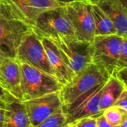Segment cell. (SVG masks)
<instances>
[{"instance_id":"cell-2","label":"cell","mask_w":127,"mask_h":127,"mask_svg":"<svg viewBox=\"0 0 127 127\" xmlns=\"http://www.w3.org/2000/svg\"><path fill=\"white\" fill-rule=\"evenodd\" d=\"M109 77L110 75L105 70L90 63L76 74L70 83L63 86L60 91L62 107L70 105L80 95L100 84L105 83Z\"/></svg>"},{"instance_id":"cell-28","label":"cell","mask_w":127,"mask_h":127,"mask_svg":"<svg viewBox=\"0 0 127 127\" xmlns=\"http://www.w3.org/2000/svg\"><path fill=\"white\" fill-rule=\"evenodd\" d=\"M84 1H86L89 3L92 4H97L98 3H100V2H101V1H103L104 0H84Z\"/></svg>"},{"instance_id":"cell-11","label":"cell","mask_w":127,"mask_h":127,"mask_svg":"<svg viewBox=\"0 0 127 127\" xmlns=\"http://www.w3.org/2000/svg\"><path fill=\"white\" fill-rule=\"evenodd\" d=\"M13 9L31 28L40 13L47 10L65 6L54 0H7Z\"/></svg>"},{"instance_id":"cell-31","label":"cell","mask_w":127,"mask_h":127,"mask_svg":"<svg viewBox=\"0 0 127 127\" xmlns=\"http://www.w3.org/2000/svg\"><path fill=\"white\" fill-rule=\"evenodd\" d=\"M1 59H2V57L0 56V64H1Z\"/></svg>"},{"instance_id":"cell-17","label":"cell","mask_w":127,"mask_h":127,"mask_svg":"<svg viewBox=\"0 0 127 127\" xmlns=\"http://www.w3.org/2000/svg\"><path fill=\"white\" fill-rule=\"evenodd\" d=\"M91 10L95 24V36L117 34L112 22L97 4H91Z\"/></svg>"},{"instance_id":"cell-30","label":"cell","mask_w":127,"mask_h":127,"mask_svg":"<svg viewBox=\"0 0 127 127\" xmlns=\"http://www.w3.org/2000/svg\"><path fill=\"white\" fill-rule=\"evenodd\" d=\"M65 127H75V124L74 123H69Z\"/></svg>"},{"instance_id":"cell-7","label":"cell","mask_w":127,"mask_h":127,"mask_svg":"<svg viewBox=\"0 0 127 127\" xmlns=\"http://www.w3.org/2000/svg\"><path fill=\"white\" fill-rule=\"evenodd\" d=\"M16 58L19 62L26 63L56 78L41 39L33 29L21 42L17 49Z\"/></svg>"},{"instance_id":"cell-23","label":"cell","mask_w":127,"mask_h":127,"mask_svg":"<svg viewBox=\"0 0 127 127\" xmlns=\"http://www.w3.org/2000/svg\"><path fill=\"white\" fill-rule=\"evenodd\" d=\"M127 90H124L113 106L118 107L127 114Z\"/></svg>"},{"instance_id":"cell-4","label":"cell","mask_w":127,"mask_h":127,"mask_svg":"<svg viewBox=\"0 0 127 127\" xmlns=\"http://www.w3.org/2000/svg\"><path fill=\"white\" fill-rule=\"evenodd\" d=\"M124 39L117 34L95 36L92 42V63L114 77L120 70L119 56Z\"/></svg>"},{"instance_id":"cell-9","label":"cell","mask_w":127,"mask_h":127,"mask_svg":"<svg viewBox=\"0 0 127 127\" xmlns=\"http://www.w3.org/2000/svg\"><path fill=\"white\" fill-rule=\"evenodd\" d=\"M105 83L100 84L80 95L70 105L62 107L67 116L68 124L74 123L85 117L97 116L103 113L100 109V103L102 88Z\"/></svg>"},{"instance_id":"cell-15","label":"cell","mask_w":127,"mask_h":127,"mask_svg":"<svg viewBox=\"0 0 127 127\" xmlns=\"http://www.w3.org/2000/svg\"><path fill=\"white\" fill-rule=\"evenodd\" d=\"M1 127H32L23 101L14 100L6 104Z\"/></svg>"},{"instance_id":"cell-3","label":"cell","mask_w":127,"mask_h":127,"mask_svg":"<svg viewBox=\"0 0 127 127\" xmlns=\"http://www.w3.org/2000/svg\"><path fill=\"white\" fill-rule=\"evenodd\" d=\"M22 101L60 92L63 85L54 77L26 63H20Z\"/></svg>"},{"instance_id":"cell-1","label":"cell","mask_w":127,"mask_h":127,"mask_svg":"<svg viewBox=\"0 0 127 127\" xmlns=\"http://www.w3.org/2000/svg\"><path fill=\"white\" fill-rule=\"evenodd\" d=\"M32 28L7 0H0V56L16 58L18 47Z\"/></svg>"},{"instance_id":"cell-20","label":"cell","mask_w":127,"mask_h":127,"mask_svg":"<svg viewBox=\"0 0 127 127\" xmlns=\"http://www.w3.org/2000/svg\"><path fill=\"white\" fill-rule=\"evenodd\" d=\"M96 117L97 116H88L80 118L74 122L75 127H97Z\"/></svg>"},{"instance_id":"cell-25","label":"cell","mask_w":127,"mask_h":127,"mask_svg":"<svg viewBox=\"0 0 127 127\" xmlns=\"http://www.w3.org/2000/svg\"><path fill=\"white\" fill-rule=\"evenodd\" d=\"M96 121H97V127H114L111 125L104 118L103 114L98 115L96 117Z\"/></svg>"},{"instance_id":"cell-29","label":"cell","mask_w":127,"mask_h":127,"mask_svg":"<svg viewBox=\"0 0 127 127\" xmlns=\"http://www.w3.org/2000/svg\"><path fill=\"white\" fill-rule=\"evenodd\" d=\"M127 127V118H126V119L123 121V123H122L120 126H118V127Z\"/></svg>"},{"instance_id":"cell-21","label":"cell","mask_w":127,"mask_h":127,"mask_svg":"<svg viewBox=\"0 0 127 127\" xmlns=\"http://www.w3.org/2000/svg\"><path fill=\"white\" fill-rule=\"evenodd\" d=\"M17 100L0 83V107L4 109L6 104L12 100Z\"/></svg>"},{"instance_id":"cell-5","label":"cell","mask_w":127,"mask_h":127,"mask_svg":"<svg viewBox=\"0 0 127 127\" xmlns=\"http://www.w3.org/2000/svg\"><path fill=\"white\" fill-rule=\"evenodd\" d=\"M50 39L75 75L92 63V42L78 40L75 36H59Z\"/></svg>"},{"instance_id":"cell-16","label":"cell","mask_w":127,"mask_h":127,"mask_svg":"<svg viewBox=\"0 0 127 127\" xmlns=\"http://www.w3.org/2000/svg\"><path fill=\"white\" fill-rule=\"evenodd\" d=\"M124 90H127V86L117 78L110 77L102 88L100 103V111L103 112L112 106Z\"/></svg>"},{"instance_id":"cell-24","label":"cell","mask_w":127,"mask_h":127,"mask_svg":"<svg viewBox=\"0 0 127 127\" xmlns=\"http://www.w3.org/2000/svg\"><path fill=\"white\" fill-rule=\"evenodd\" d=\"M127 68H121L120 70H118L114 77L117 78L119 81H121L124 85H125L126 86H127Z\"/></svg>"},{"instance_id":"cell-19","label":"cell","mask_w":127,"mask_h":127,"mask_svg":"<svg viewBox=\"0 0 127 127\" xmlns=\"http://www.w3.org/2000/svg\"><path fill=\"white\" fill-rule=\"evenodd\" d=\"M103 115L106 120L112 126L118 127L127 118V114L118 107L112 106L103 111Z\"/></svg>"},{"instance_id":"cell-14","label":"cell","mask_w":127,"mask_h":127,"mask_svg":"<svg viewBox=\"0 0 127 127\" xmlns=\"http://www.w3.org/2000/svg\"><path fill=\"white\" fill-rule=\"evenodd\" d=\"M97 5L112 22L117 35L127 38V4L121 0H104Z\"/></svg>"},{"instance_id":"cell-13","label":"cell","mask_w":127,"mask_h":127,"mask_svg":"<svg viewBox=\"0 0 127 127\" xmlns=\"http://www.w3.org/2000/svg\"><path fill=\"white\" fill-rule=\"evenodd\" d=\"M40 39L57 80L63 86L70 83L75 74L66 64L55 44L50 39L45 37H40Z\"/></svg>"},{"instance_id":"cell-22","label":"cell","mask_w":127,"mask_h":127,"mask_svg":"<svg viewBox=\"0 0 127 127\" xmlns=\"http://www.w3.org/2000/svg\"><path fill=\"white\" fill-rule=\"evenodd\" d=\"M127 68V38H124L122 42L119 56V68Z\"/></svg>"},{"instance_id":"cell-6","label":"cell","mask_w":127,"mask_h":127,"mask_svg":"<svg viewBox=\"0 0 127 127\" xmlns=\"http://www.w3.org/2000/svg\"><path fill=\"white\" fill-rule=\"evenodd\" d=\"M39 37L53 39L59 36H74L73 28L67 18L65 6L43 11L32 27Z\"/></svg>"},{"instance_id":"cell-26","label":"cell","mask_w":127,"mask_h":127,"mask_svg":"<svg viewBox=\"0 0 127 127\" xmlns=\"http://www.w3.org/2000/svg\"><path fill=\"white\" fill-rule=\"evenodd\" d=\"M4 115V109L0 107V127H2V124H3Z\"/></svg>"},{"instance_id":"cell-12","label":"cell","mask_w":127,"mask_h":127,"mask_svg":"<svg viewBox=\"0 0 127 127\" xmlns=\"http://www.w3.org/2000/svg\"><path fill=\"white\" fill-rule=\"evenodd\" d=\"M0 83L14 97L22 101L20 64L16 58L2 57L0 64Z\"/></svg>"},{"instance_id":"cell-10","label":"cell","mask_w":127,"mask_h":127,"mask_svg":"<svg viewBox=\"0 0 127 127\" xmlns=\"http://www.w3.org/2000/svg\"><path fill=\"white\" fill-rule=\"evenodd\" d=\"M31 127H35L63 106L60 92L23 101Z\"/></svg>"},{"instance_id":"cell-18","label":"cell","mask_w":127,"mask_h":127,"mask_svg":"<svg viewBox=\"0 0 127 127\" xmlns=\"http://www.w3.org/2000/svg\"><path fill=\"white\" fill-rule=\"evenodd\" d=\"M68 124L67 116L61 108L35 127H65Z\"/></svg>"},{"instance_id":"cell-8","label":"cell","mask_w":127,"mask_h":127,"mask_svg":"<svg viewBox=\"0 0 127 127\" xmlns=\"http://www.w3.org/2000/svg\"><path fill=\"white\" fill-rule=\"evenodd\" d=\"M91 4L86 1L78 0L65 6V14L73 28L75 38L89 42H92L95 37Z\"/></svg>"},{"instance_id":"cell-27","label":"cell","mask_w":127,"mask_h":127,"mask_svg":"<svg viewBox=\"0 0 127 127\" xmlns=\"http://www.w3.org/2000/svg\"><path fill=\"white\" fill-rule=\"evenodd\" d=\"M54 1L62 3V4H68L69 3H71V2H74V1H78V0H54Z\"/></svg>"}]
</instances>
